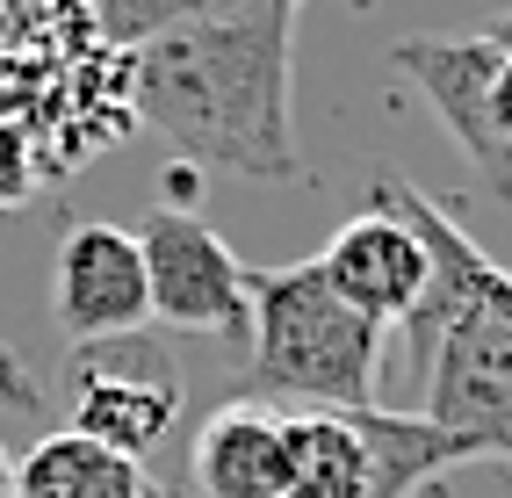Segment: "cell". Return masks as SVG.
<instances>
[{
    "label": "cell",
    "mask_w": 512,
    "mask_h": 498,
    "mask_svg": "<svg viewBox=\"0 0 512 498\" xmlns=\"http://www.w3.org/2000/svg\"><path fill=\"white\" fill-rule=\"evenodd\" d=\"M491 130H498V145L512 159V51L498 44V65H491Z\"/></svg>",
    "instance_id": "4fadbf2b"
},
{
    "label": "cell",
    "mask_w": 512,
    "mask_h": 498,
    "mask_svg": "<svg viewBox=\"0 0 512 498\" xmlns=\"http://www.w3.org/2000/svg\"><path fill=\"white\" fill-rule=\"evenodd\" d=\"M289 491L282 498H368V441L354 412H296L282 419Z\"/></svg>",
    "instance_id": "8fae6325"
},
{
    "label": "cell",
    "mask_w": 512,
    "mask_h": 498,
    "mask_svg": "<svg viewBox=\"0 0 512 498\" xmlns=\"http://www.w3.org/2000/svg\"><path fill=\"white\" fill-rule=\"evenodd\" d=\"M296 15L253 0L246 15L166 29L130 51V109L181 166L253 188H303L296 145Z\"/></svg>",
    "instance_id": "6da1fadb"
},
{
    "label": "cell",
    "mask_w": 512,
    "mask_h": 498,
    "mask_svg": "<svg viewBox=\"0 0 512 498\" xmlns=\"http://www.w3.org/2000/svg\"><path fill=\"white\" fill-rule=\"evenodd\" d=\"M426 412L476 455H512V268H491L426 347Z\"/></svg>",
    "instance_id": "3957f363"
},
{
    "label": "cell",
    "mask_w": 512,
    "mask_h": 498,
    "mask_svg": "<svg viewBox=\"0 0 512 498\" xmlns=\"http://www.w3.org/2000/svg\"><path fill=\"white\" fill-rule=\"evenodd\" d=\"M145 498H181V491H152V484H145Z\"/></svg>",
    "instance_id": "2e32d148"
},
{
    "label": "cell",
    "mask_w": 512,
    "mask_h": 498,
    "mask_svg": "<svg viewBox=\"0 0 512 498\" xmlns=\"http://www.w3.org/2000/svg\"><path fill=\"white\" fill-rule=\"evenodd\" d=\"M145 260V304L152 325L174 332H217L246 340V260L181 203H159L145 224H130Z\"/></svg>",
    "instance_id": "277c9868"
},
{
    "label": "cell",
    "mask_w": 512,
    "mask_h": 498,
    "mask_svg": "<svg viewBox=\"0 0 512 498\" xmlns=\"http://www.w3.org/2000/svg\"><path fill=\"white\" fill-rule=\"evenodd\" d=\"M181 419V383L174 369L145 361L138 340H109V347H80L73 369V434L116 448L130 462H145Z\"/></svg>",
    "instance_id": "52a82bcc"
},
{
    "label": "cell",
    "mask_w": 512,
    "mask_h": 498,
    "mask_svg": "<svg viewBox=\"0 0 512 498\" xmlns=\"http://www.w3.org/2000/svg\"><path fill=\"white\" fill-rule=\"evenodd\" d=\"M0 498H15V462H8V448H0Z\"/></svg>",
    "instance_id": "9a60e30c"
},
{
    "label": "cell",
    "mask_w": 512,
    "mask_h": 498,
    "mask_svg": "<svg viewBox=\"0 0 512 498\" xmlns=\"http://www.w3.org/2000/svg\"><path fill=\"white\" fill-rule=\"evenodd\" d=\"M87 8H94V0H87Z\"/></svg>",
    "instance_id": "ac0fdd59"
},
{
    "label": "cell",
    "mask_w": 512,
    "mask_h": 498,
    "mask_svg": "<svg viewBox=\"0 0 512 498\" xmlns=\"http://www.w3.org/2000/svg\"><path fill=\"white\" fill-rule=\"evenodd\" d=\"M51 318L73 347L138 340L152 325L145 304V260L130 224H73L51 260Z\"/></svg>",
    "instance_id": "5b68a950"
},
{
    "label": "cell",
    "mask_w": 512,
    "mask_h": 498,
    "mask_svg": "<svg viewBox=\"0 0 512 498\" xmlns=\"http://www.w3.org/2000/svg\"><path fill=\"white\" fill-rule=\"evenodd\" d=\"M253 0H94V37L109 51H138L166 29H195V22H224V15H246Z\"/></svg>",
    "instance_id": "7c38bea8"
},
{
    "label": "cell",
    "mask_w": 512,
    "mask_h": 498,
    "mask_svg": "<svg viewBox=\"0 0 512 498\" xmlns=\"http://www.w3.org/2000/svg\"><path fill=\"white\" fill-rule=\"evenodd\" d=\"M311 260H318V275H325V289L339 296V304L361 311L368 325H383V332L412 318L419 289H426V246L412 239L404 217L375 210V203L339 224L325 239V253H311Z\"/></svg>",
    "instance_id": "ba28073f"
},
{
    "label": "cell",
    "mask_w": 512,
    "mask_h": 498,
    "mask_svg": "<svg viewBox=\"0 0 512 498\" xmlns=\"http://www.w3.org/2000/svg\"><path fill=\"white\" fill-rule=\"evenodd\" d=\"M390 65L426 94V109L462 145V159H469V174L484 181V195L512 203V159H505L498 130H491V65H498V44L484 37V29H476V37H397Z\"/></svg>",
    "instance_id": "8992f818"
},
{
    "label": "cell",
    "mask_w": 512,
    "mask_h": 498,
    "mask_svg": "<svg viewBox=\"0 0 512 498\" xmlns=\"http://www.w3.org/2000/svg\"><path fill=\"white\" fill-rule=\"evenodd\" d=\"M275 8H289V15H296V8H303V0H275Z\"/></svg>",
    "instance_id": "e0dca14e"
},
{
    "label": "cell",
    "mask_w": 512,
    "mask_h": 498,
    "mask_svg": "<svg viewBox=\"0 0 512 498\" xmlns=\"http://www.w3.org/2000/svg\"><path fill=\"white\" fill-rule=\"evenodd\" d=\"M383 369V325L325 289L318 260L246 268V376L238 397H296L311 412H368Z\"/></svg>",
    "instance_id": "7a4b0ae2"
},
{
    "label": "cell",
    "mask_w": 512,
    "mask_h": 498,
    "mask_svg": "<svg viewBox=\"0 0 512 498\" xmlns=\"http://www.w3.org/2000/svg\"><path fill=\"white\" fill-rule=\"evenodd\" d=\"M188 477H195L202 498H282L289 491L282 419L267 405H246V397H224V405L195 426Z\"/></svg>",
    "instance_id": "9c48e42d"
},
{
    "label": "cell",
    "mask_w": 512,
    "mask_h": 498,
    "mask_svg": "<svg viewBox=\"0 0 512 498\" xmlns=\"http://www.w3.org/2000/svg\"><path fill=\"white\" fill-rule=\"evenodd\" d=\"M484 37H491V44H505V51H512V15H498V22H491V29H484Z\"/></svg>",
    "instance_id": "5bb4252c"
},
{
    "label": "cell",
    "mask_w": 512,
    "mask_h": 498,
    "mask_svg": "<svg viewBox=\"0 0 512 498\" xmlns=\"http://www.w3.org/2000/svg\"><path fill=\"white\" fill-rule=\"evenodd\" d=\"M15 498H145V462L65 426L15 462Z\"/></svg>",
    "instance_id": "30bf717a"
}]
</instances>
